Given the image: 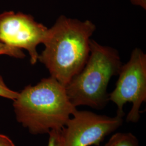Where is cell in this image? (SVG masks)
<instances>
[{
    "mask_svg": "<svg viewBox=\"0 0 146 146\" xmlns=\"http://www.w3.org/2000/svg\"><path fill=\"white\" fill-rule=\"evenodd\" d=\"M0 146H15L14 142L7 136L0 134Z\"/></svg>",
    "mask_w": 146,
    "mask_h": 146,
    "instance_id": "11",
    "label": "cell"
},
{
    "mask_svg": "<svg viewBox=\"0 0 146 146\" xmlns=\"http://www.w3.org/2000/svg\"><path fill=\"white\" fill-rule=\"evenodd\" d=\"M88 58L82 70L66 86L69 100L75 107L104 108L109 101L107 90L111 78L122 65L118 51L90 40Z\"/></svg>",
    "mask_w": 146,
    "mask_h": 146,
    "instance_id": "3",
    "label": "cell"
},
{
    "mask_svg": "<svg viewBox=\"0 0 146 146\" xmlns=\"http://www.w3.org/2000/svg\"><path fill=\"white\" fill-rule=\"evenodd\" d=\"M96 29L89 20L81 21L61 15L48 29L43 44L45 48L38 60L48 69L50 76L64 87L87 62L90 37Z\"/></svg>",
    "mask_w": 146,
    "mask_h": 146,
    "instance_id": "1",
    "label": "cell"
},
{
    "mask_svg": "<svg viewBox=\"0 0 146 146\" xmlns=\"http://www.w3.org/2000/svg\"><path fill=\"white\" fill-rule=\"evenodd\" d=\"M18 94V92L11 90L7 86L3 78L0 76V96L14 101L17 97Z\"/></svg>",
    "mask_w": 146,
    "mask_h": 146,
    "instance_id": "9",
    "label": "cell"
},
{
    "mask_svg": "<svg viewBox=\"0 0 146 146\" xmlns=\"http://www.w3.org/2000/svg\"><path fill=\"white\" fill-rule=\"evenodd\" d=\"M13 107L17 122L34 135L61 131L77 110L65 87L51 76L27 86L19 93Z\"/></svg>",
    "mask_w": 146,
    "mask_h": 146,
    "instance_id": "2",
    "label": "cell"
},
{
    "mask_svg": "<svg viewBox=\"0 0 146 146\" xmlns=\"http://www.w3.org/2000/svg\"><path fill=\"white\" fill-rule=\"evenodd\" d=\"M0 55H7L12 57L23 58L25 55L21 49L11 47L0 41Z\"/></svg>",
    "mask_w": 146,
    "mask_h": 146,
    "instance_id": "8",
    "label": "cell"
},
{
    "mask_svg": "<svg viewBox=\"0 0 146 146\" xmlns=\"http://www.w3.org/2000/svg\"><path fill=\"white\" fill-rule=\"evenodd\" d=\"M60 131L52 130L48 133L49 141L48 146H62L61 140Z\"/></svg>",
    "mask_w": 146,
    "mask_h": 146,
    "instance_id": "10",
    "label": "cell"
},
{
    "mask_svg": "<svg viewBox=\"0 0 146 146\" xmlns=\"http://www.w3.org/2000/svg\"><path fill=\"white\" fill-rule=\"evenodd\" d=\"M48 28L31 15L13 11L0 14V41L11 47L27 50L31 64H36L37 46L43 43Z\"/></svg>",
    "mask_w": 146,
    "mask_h": 146,
    "instance_id": "6",
    "label": "cell"
},
{
    "mask_svg": "<svg viewBox=\"0 0 146 146\" xmlns=\"http://www.w3.org/2000/svg\"><path fill=\"white\" fill-rule=\"evenodd\" d=\"M131 2L133 5L141 7L143 9H146V0H131Z\"/></svg>",
    "mask_w": 146,
    "mask_h": 146,
    "instance_id": "12",
    "label": "cell"
},
{
    "mask_svg": "<svg viewBox=\"0 0 146 146\" xmlns=\"http://www.w3.org/2000/svg\"><path fill=\"white\" fill-rule=\"evenodd\" d=\"M115 89L109 94V101L117 106V115L123 117L124 105L132 103L127 115L128 122L135 123L140 117V107L146 101V55L136 48L128 62L122 65Z\"/></svg>",
    "mask_w": 146,
    "mask_h": 146,
    "instance_id": "4",
    "label": "cell"
},
{
    "mask_svg": "<svg viewBox=\"0 0 146 146\" xmlns=\"http://www.w3.org/2000/svg\"><path fill=\"white\" fill-rule=\"evenodd\" d=\"M60 131L62 146H100L106 136L123 123V117H110L86 110H76Z\"/></svg>",
    "mask_w": 146,
    "mask_h": 146,
    "instance_id": "5",
    "label": "cell"
},
{
    "mask_svg": "<svg viewBox=\"0 0 146 146\" xmlns=\"http://www.w3.org/2000/svg\"><path fill=\"white\" fill-rule=\"evenodd\" d=\"M104 146H139L135 136L131 133H117L113 135Z\"/></svg>",
    "mask_w": 146,
    "mask_h": 146,
    "instance_id": "7",
    "label": "cell"
}]
</instances>
